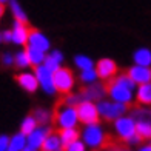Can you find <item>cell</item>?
I'll use <instances>...</instances> for the list:
<instances>
[{"mask_svg": "<svg viewBox=\"0 0 151 151\" xmlns=\"http://www.w3.org/2000/svg\"><path fill=\"white\" fill-rule=\"evenodd\" d=\"M137 83L129 77L128 73L116 74L111 80L106 82V96L111 100L120 102L125 105H131L134 100V90Z\"/></svg>", "mask_w": 151, "mask_h": 151, "instance_id": "cell-1", "label": "cell"}, {"mask_svg": "<svg viewBox=\"0 0 151 151\" xmlns=\"http://www.w3.org/2000/svg\"><path fill=\"white\" fill-rule=\"evenodd\" d=\"M80 139L85 142V145L91 150H106L111 143H109L108 134L100 123H90L85 125V128L80 131Z\"/></svg>", "mask_w": 151, "mask_h": 151, "instance_id": "cell-2", "label": "cell"}, {"mask_svg": "<svg viewBox=\"0 0 151 151\" xmlns=\"http://www.w3.org/2000/svg\"><path fill=\"white\" fill-rule=\"evenodd\" d=\"M52 122L54 125L59 128H73V127H77L79 125V114H77V108L71 106V105H66L63 102L56 106L52 113Z\"/></svg>", "mask_w": 151, "mask_h": 151, "instance_id": "cell-3", "label": "cell"}, {"mask_svg": "<svg viewBox=\"0 0 151 151\" xmlns=\"http://www.w3.org/2000/svg\"><path fill=\"white\" fill-rule=\"evenodd\" d=\"M97 109H99V116L102 120L105 122H114L117 117L127 114L129 111V105L125 104H120V102H116V100H106V99H102L97 102Z\"/></svg>", "mask_w": 151, "mask_h": 151, "instance_id": "cell-4", "label": "cell"}, {"mask_svg": "<svg viewBox=\"0 0 151 151\" xmlns=\"http://www.w3.org/2000/svg\"><path fill=\"white\" fill-rule=\"evenodd\" d=\"M54 76V86L59 94L65 96L68 93H71L76 86V77L74 73L66 66H60L59 70H56L52 73Z\"/></svg>", "mask_w": 151, "mask_h": 151, "instance_id": "cell-5", "label": "cell"}, {"mask_svg": "<svg viewBox=\"0 0 151 151\" xmlns=\"http://www.w3.org/2000/svg\"><path fill=\"white\" fill-rule=\"evenodd\" d=\"M113 128L114 133L117 136V139L122 140L123 143H127L129 137H133L136 134V120L131 116H120L113 122Z\"/></svg>", "mask_w": 151, "mask_h": 151, "instance_id": "cell-6", "label": "cell"}, {"mask_svg": "<svg viewBox=\"0 0 151 151\" xmlns=\"http://www.w3.org/2000/svg\"><path fill=\"white\" fill-rule=\"evenodd\" d=\"M76 108H77V114H79V122L83 127L90 125V123H99L100 116L97 109V102L83 99Z\"/></svg>", "mask_w": 151, "mask_h": 151, "instance_id": "cell-7", "label": "cell"}, {"mask_svg": "<svg viewBox=\"0 0 151 151\" xmlns=\"http://www.w3.org/2000/svg\"><path fill=\"white\" fill-rule=\"evenodd\" d=\"M34 73H36V77L39 80V86L42 88V91L45 94H48V96L57 94V90L54 86L52 71H50L45 65H39V66H34Z\"/></svg>", "mask_w": 151, "mask_h": 151, "instance_id": "cell-8", "label": "cell"}, {"mask_svg": "<svg viewBox=\"0 0 151 151\" xmlns=\"http://www.w3.org/2000/svg\"><path fill=\"white\" fill-rule=\"evenodd\" d=\"M94 68H96V71H97L99 79H100V80H104V82L111 80L114 76L119 73V66H117V63H116L113 59H109V57L100 59L97 63H96Z\"/></svg>", "mask_w": 151, "mask_h": 151, "instance_id": "cell-9", "label": "cell"}, {"mask_svg": "<svg viewBox=\"0 0 151 151\" xmlns=\"http://www.w3.org/2000/svg\"><path fill=\"white\" fill-rule=\"evenodd\" d=\"M16 82H17V85L26 93H36L40 88L39 86V80H37L36 73L34 71L22 70V73H19L16 76Z\"/></svg>", "mask_w": 151, "mask_h": 151, "instance_id": "cell-10", "label": "cell"}, {"mask_svg": "<svg viewBox=\"0 0 151 151\" xmlns=\"http://www.w3.org/2000/svg\"><path fill=\"white\" fill-rule=\"evenodd\" d=\"M29 32H31V26L26 22L14 20V25H12V43L19 46H26L29 39Z\"/></svg>", "mask_w": 151, "mask_h": 151, "instance_id": "cell-11", "label": "cell"}, {"mask_svg": "<svg viewBox=\"0 0 151 151\" xmlns=\"http://www.w3.org/2000/svg\"><path fill=\"white\" fill-rule=\"evenodd\" d=\"M51 131H52V128L48 127V125H37L36 129H32V131L26 136V139H28V145L40 151L42 143L45 142L46 137L50 136Z\"/></svg>", "mask_w": 151, "mask_h": 151, "instance_id": "cell-12", "label": "cell"}, {"mask_svg": "<svg viewBox=\"0 0 151 151\" xmlns=\"http://www.w3.org/2000/svg\"><path fill=\"white\" fill-rule=\"evenodd\" d=\"M80 93L85 100L99 102L102 99H105V96H106V83H100V82L97 83V82H94L91 85H86Z\"/></svg>", "mask_w": 151, "mask_h": 151, "instance_id": "cell-13", "label": "cell"}, {"mask_svg": "<svg viewBox=\"0 0 151 151\" xmlns=\"http://www.w3.org/2000/svg\"><path fill=\"white\" fill-rule=\"evenodd\" d=\"M26 46H32V48H37V50H40V51L50 52V50H51V42H50V39H48L42 31L31 28L29 39H28V45H26Z\"/></svg>", "mask_w": 151, "mask_h": 151, "instance_id": "cell-14", "label": "cell"}, {"mask_svg": "<svg viewBox=\"0 0 151 151\" xmlns=\"http://www.w3.org/2000/svg\"><path fill=\"white\" fill-rule=\"evenodd\" d=\"M128 76L131 77L137 85L151 82V66H143V65H133L128 68Z\"/></svg>", "mask_w": 151, "mask_h": 151, "instance_id": "cell-15", "label": "cell"}, {"mask_svg": "<svg viewBox=\"0 0 151 151\" xmlns=\"http://www.w3.org/2000/svg\"><path fill=\"white\" fill-rule=\"evenodd\" d=\"M40 151H65V143L62 142L57 131H51L50 136L40 147Z\"/></svg>", "mask_w": 151, "mask_h": 151, "instance_id": "cell-16", "label": "cell"}, {"mask_svg": "<svg viewBox=\"0 0 151 151\" xmlns=\"http://www.w3.org/2000/svg\"><path fill=\"white\" fill-rule=\"evenodd\" d=\"M136 102H137V105H143V106L151 105V82L137 85V88H136Z\"/></svg>", "mask_w": 151, "mask_h": 151, "instance_id": "cell-17", "label": "cell"}, {"mask_svg": "<svg viewBox=\"0 0 151 151\" xmlns=\"http://www.w3.org/2000/svg\"><path fill=\"white\" fill-rule=\"evenodd\" d=\"M63 60H65L63 54H62L59 50H54V51H51L50 54H46L43 65H45V66H46L50 71H52V73H54L56 70H59V68L62 66V63H63Z\"/></svg>", "mask_w": 151, "mask_h": 151, "instance_id": "cell-18", "label": "cell"}, {"mask_svg": "<svg viewBox=\"0 0 151 151\" xmlns=\"http://www.w3.org/2000/svg\"><path fill=\"white\" fill-rule=\"evenodd\" d=\"M28 145V139L26 134L19 131L9 137V150L8 151H23V148Z\"/></svg>", "mask_w": 151, "mask_h": 151, "instance_id": "cell-19", "label": "cell"}, {"mask_svg": "<svg viewBox=\"0 0 151 151\" xmlns=\"http://www.w3.org/2000/svg\"><path fill=\"white\" fill-rule=\"evenodd\" d=\"M133 60L136 65H143V66H151V50L148 48H139L133 54Z\"/></svg>", "mask_w": 151, "mask_h": 151, "instance_id": "cell-20", "label": "cell"}, {"mask_svg": "<svg viewBox=\"0 0 151 151\" xmlns=\"http://www.w3.org/2000/svg\"><path fill=\"white\" fill-rule=\"evenodd\" d=\"M57 133H59L60 139H62V142H63L65 145H66V143H70V142H74V140L80 139V131L77 129V127H73V128H59Z\"/></svg>", "mask_w": 151, "mask_h": 151, "instance_id": "cell-21", "label": "cell"}, {"mask_svg": "<svg viewBox=\"0 0 151 151\" xmlns=\"http://www.w3.org/2000/svg\"><path fill=\"white\" fill-rule=\"evenodd\" d=\"M26 54H28V59L31 62V66L43 65L45 57H46L45 51H40V50H37V48H32V46H26Z\"/></svg>", "mask_w": 151, "mask_h": 151, "instance_id": "cell-22", "label": "cell"}, {"mask_svg": "<svg viewBox=\"0 0 151 151\" xmlns=\"http://www.w3.org/2000/svg\"><path fill=\"white\" fill-rule=\"evenodd\" d=\"M131 117L136 120V122H150L151 123V109L150 108H143V105H139V106H134L131 111Z\"/></svg>", "mask_w": 151, "mask_h": 151, "instance_id": "cell-23", "label": "cell"}, {"mask_svg": "<svg viewBox=\"0 0 151 151\" xmlns=\"http://www.w3.org/2000/svg\"><path fill=\"white\" fill-rule=\"evenodd\" d=\"M99 76H97V71H96V68H90V70H82L80 74H79V80L80 83L86 86V85H91L94 82H97Z\"/></svg>", "mask_w": 151, "mask_h": 151, "instance_id": "cell-24", "label": "cell"}, {"mask_svg": "<svg viewBox=\"0 0 151 151\" xmlns=\"http://www.w3.org/2000/svg\"><path fill=\"white\" fill-rule=\"evenodd\" d=\"M9 8H11V12H12L14 20L28 23V16H26V12L23 11V8L20 6V3L17 2V0H9Z\"/></svg>", "mask_w": 151, "mask_h": 151, "instance_id": "cell-25", "label": "cell"}, {"mask_svg": "<svg viewBox=\"0 0 151 151\" xmlns=\"http://www.w3.org/2000/svg\"><path fill=\"white\" fill-rule=\"evenodd\" d=\"M32 116L37 119V122L40 125H48L52 120V113L46 108H36L32 111Z\"/></svg>", "mask_w": 151, "mask_h": 151, "instance_id": "cell-26", "label": "cell"}, {"mask_svg": "<svg viewBox=\"0 0 151 151\" xmlns=\"http://www.w3.org/2000/svg\"><path fill=\"white\" fill-rule=\"evenodd\" d=\"M37 125H40V123L37 122V119L34 117L32 114H29V116H26V117L22 120V123H20V131L25 133L26 136H28V134L32 131V129L37 128Z\"/></svg>", "mask_w": 151, "mask_h": 151, "instance_id": "cell-27", "label": "cell"}, {"mask_svg": "<svg viewBox=\"0 0 151 151\" xmlns=\"http://www.w3.org/2000/svg\"><path fill=\"white\" fill-rule=\"evenodd\" d=\"M74 65L79 68V70H90V68H94L96 63L93 62L91 57L85 56V54H77V56L74 57Z\"/></svg>", "mask_w": 151, "mask_h": 151, "instance_id": "cell-28", "label": "cell"}, {"mask_svg": "<svg viewBox=\"0 0 151 151\" xmlns=\"http://www.w3.org/2000/svg\"><path fill=\"white\" fill-rule=\"evenodd\" d=\"M14 65L20 70H28L31 66V62L28 59V54H26V50H20L17 51V54L14 56Z\"/></svg>", "mask_w": 151, "mask_h": 151, "instance_id": "cell-29", "label": "cell"}, {"mask_svg": "<svg viewBox=\"0 0 151 151\" xmlns=\"http://www.w3.org/2000/svg\"><path fill=\"white\" fill-rule=\"evenodd\" d=\"M136 133L143 140H151V123L150 122H136Z\"/></svg>", "mask_w": 151, "mask_h": 151, "instance_id": "cell-30", "label": "cell"}, {"mask_svg": "<svg viewBox=\"0 0 151 151\" xmlns=\"http://www.w3.org/2000/svg\"><path fill=\"white\" fill-rule=\"evenodd\" d=\"M83 100V96H82V93H68L63 96V99H62V102L66 105H71V106H77L80 102Z\"/></svg>", "mask_w": 151, "mask_h": 151, "instance_id": "cell-31", "label": "cell"}, {"mask_svg": "<svg viewBox=\"0 0 151 151\" xmlns=\"http://www.w3.org/2000/svg\"><path fill=\"white\" fill-rule=\"evenodd\" d=\"M86 148L88 147L85 145V142L82 139H77V140L70 142L65 145V151H86Z\"/></svg>", "mask_w": 151, "mask_h": 151, "instance_id": "cell-32", "label": "cell"}, {"mask_svg": "<svg viewBox=\"0 0 151 151\" xmlns=\"http://www.w3.org/2000/svg\"><path fill=\"white\" fill-rule=\"evenodd\" d=\"M2 63L5 66H12V65H14V56H12V52L5 51L2 54Z\"/></svg>", "mask_w": 151, "mask_h": 151, "instance_id": "cell-33", "label": "cell"}, {"mask_svg": "<svg viewBox=\"0 0 151 151\" xmlns=\"http://www.w3.org/2000/svg\"><path fill=\"white\" fill-rule=\"evenodd\" d=\"M9 150V136L2 134L0 136V151H8Z\"/></svg>", "mask_w": 151, "mask_h": 151, "instance_id": "cell-34", "label": "cell"}, {"mask_svg": "<svg viewBox=\"0 0 151 151\" xmlns=\"http://www.w3.org/2000/svg\"><path fill=\"white\" fill-rule=\"evenodd\" d=\"M2 39L5 43H12V29H6L2 32Z\"/></svg>", "mask_w": 151, "mask_h": 151, "instance_id": "cell-35", "label": "cell"}, {"mask_svg": "<svg viewBox=\"0 0 151 151\" xmlns=\"http://www.w3.org/2000/svg\"><path fill=\"white\" fill-rule=\"evenodd\" d=\"M106 151H131L129 147H117V145H109Z\"/></svg>", "mask_w": 151, "mask_h": 151, "instance_id": "cell-36", "label": "cell"}, {"mask_svg": "<svg viewBox=\"0 0 151 151\" xmlns=\"http://www.w3.org/2000/svg\"><path fill=\"white\" fill-rule=\"evenodd\" d=\"M137 151H151V142H150V143H147V145H142Z\"/></svg>", "mask_w": 151, "mask_h": 151, "instance_id": "cell-37", "label": "cell"}, {"mask_svg": "<svg viewBox=\"0 0 151 151\" xmlns=\"http://www.w3.org/2000/svg\"><path fill=\"white\" fill-rule=\"evenodd\" d=\"M5 3H0V20H2V17L5 16Z\"/></svg>", "mask_w": 151, "mask_h": 151, "instance_id": "cell-38", "label": "cell"}, {"mask_svg": "<svg viewBox=\"0 0 151 151\" xmlns=\"http://www.w3.org/2000/svg\"><path fill=\"white\" fill-rule=\"evenodd\" d=\"M23 151H39V150H36V148H32V147H29V145H26V147L23 148Z\"/></svg>", "mask_w": 151, "mask_h": 151, "instance_id": "cell-39", "label": "cell"}, {"mask_svg": "<svg viewBox=\"0 0 151 151\" xmlns=\"http://www.w3.org/2000/svg\"><path fill=\"white\" fill-rule=\"evenodd\" d=\"M6 2H9V0H0V3H6Z\"/></svg>", "mask_w": 151, "mask_h": 151, "instance_id": "cell-40", "label": "cell"}, {"mask_svg": "<svg viewBox=\"0 0 151 151\" xmlns=\"http://www.w3.org/2000/svg\"><path fill=\"white\" fill-rule=\"evenodd\" d=\"M0 42H3V39H2V32H0Z\"/></svg>", "mask_w": 151, "mask_h": 151, "instance_id": "cell-41", "label": "cell"}]
</instances>
